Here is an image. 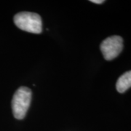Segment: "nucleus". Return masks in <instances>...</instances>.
<instances>
[{"mask_svg": "<svg viewBox=\"0 0 131 131\" xmlns=\"http://www.w3.org/2000/svg\"><path fill=\"white\" fill-rule=\"evenodd\" d=\"M14 22L18 28L25 31L33 34L42 32V19L37 13L29 12L19 13L15 15Z\"/></svg>", "mask_w": 131, "mask_h": 131, "instance_id": "obj_1", "label": "nucleus"}, {"mask_svg": "<svg viewBox=\"0 0 131 131\" xmlns=\"http://www.w3.org/2000/svg\"><path fill=\"white\" fill-rule=\"evenodd\" d=\"M123 49V39L119 36H112L104 39L101 44V50L106 61L117 58Z\"/></svg>", "mask_w": 131, "mask_h": 131, "instance_id": "obj_3", "label": "nucleus"}, {"mask_svg": "<svg viewBox=\"0 0 131 131\" xmlns=\"http://www.w3.org/2000/svg\"><path fill=\"white\" fill-rule=\"evenodd\" d=\"M131 88V71H127L118 79L116 84L117 91L120 93H125Z\"/></svg>", "mask_w": 131, "mask_h": 131, "instance_id": "obj_4", "label": "nucleus"}, {"mask_svg": "<svg viewBox=\"0 0 131 131\" xmlns=\"http://www.w3.org/2000/svg\"><path fill=\"white\" fill-rule=\"evenodd\" d=\"M90 2H93V3H95V4H102V3L104 2L103 0H91Z\"/></svg>", "mask_w": 131, "mask_h": 131, "instance_id": "obj_5", "label": "nucleus"}, {"mask_svg": "<svg viewBox=\"0 0 131 131\" xmlns=\"http://www.w3.org/2000/svg\"><path fill=\"white\" fill-rule=\"evenodd\" d=\"M31 100V90L21 87L15 92L12 101V108L14 117L18 119H24L28 111Z\"/></svg>", "mask_w": 131, "mask_h": 131, "instance_id": "obj_2", "label": "nucleus"}]
</instances>
